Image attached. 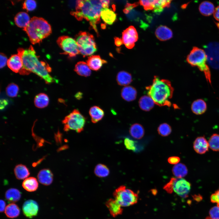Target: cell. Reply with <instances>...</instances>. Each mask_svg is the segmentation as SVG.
<instances>
[{"label": "cell", "instance_id": "6da1fadb", "mask_svg": "<svg viewBox=\"0 0 219 219\" xmlns=\"http://www.w3.org/2000/svg\"><path fill=\"white\" fill-rule=\"evenodd\" d=\"M18 54L21 57L23 67L19 73L21 75H28L34 73L44 80L46 84L55 82L56 79L49 74L51 68L49 64L39 59V56L32 45L26 49L22 48L17 49Z\"/></svg>", "mask_w": 219, "mask_h": 219}, {"label": "cell", "instance_id": "7a4b0ae2", "mask_svg": "<svg viewBox=\"0 0 219 219\" xmlns=\"http://www.w3.org/2000/svg\"><path fill=\"white\" fill-rule=\"evenodd\" d=\"M109 0H78L76 1L75 11L71 14L78 20L85 19L89 21L91 26L98 34L96 24L100 21L102 10L108 8Z\"/></svg>", "mask_w": 219, "mask_h": 219}, {"label": "cell", "instance_id": "3957f363", "mask_svg": "<svg viewBox=\"0 0 219 219\" xmlns=\"http://www.w3.org/2000/svg\"><path fill=\"white\" fill-rule=\"evenodd\" d=\"M148 96L155 103L160 106L171 105L170 99L172 98L174 89L168 80L155 76L151 85L147 87Z\"/></svg>", "mask_w": 219, "mask_h": 219}, {"label": "cell", "instance_id": "277c9868", "mask_svg": "<svg viewBox=\"0 0 219 219\" xmlns=\"http://www.w3.org/2000/svg\"><path fill=\"white\" fill-rule=\"evenodd\" d=\"M23 29L33 44L40 43L52 33L51 26L47 21L42 18L36 16L32 18L28 25Z\"/></svg>", "mask_w": 219, "mask_h": 219}, {"label": "cell", "instance_id": "5b68a950", "mask_svg": "<svg viewBox=\"0 0 219 219\" xmlns=\"http://www.w3.org/2000/svg\"><path fill=\"white\" fill-rule=\"evenodd\" d=\"M186 61L191 66L197 67L203 72L207 81L211 84L210 72L206 63L207 57L204 50L196 47H193L187 56Z\"/></svg>", "mask_w": 219, "mask_h": 219}, {"label": "cell", "instance_id": "8992f818", "mask_svg": "<svg viewBox=\"0 0 219 219\" xmlns=\"http://www.w3.org/2000/svg\"><path fill=\"white\" fill-rule=\"evenodd\" d=\"M75 40L79 53L83 57L90 56L97 50L93 36L86 32H80L76 36Z\"/></svg>", "mask_w": 219, "mask_h": 219}, {"label": "cell", "instance_id": "52a82bcc", "mask_svg": "<svg viewBox=\"0 0 219 219\" xmlns=\"http://www.w3.org/2000/svg\"><path fill=\"white\" fill-rule=\"evenodd\" d=\"M85 122V116L77 109L73 110L62 121L65 131L72 130L78 133H80L83 130Z\"/></svg>", "mask_w": 219, "mask_h": 219}, {"label": "cell", "instance_id": "ba28073f", "mask_svg": "<svg viewBox=\"0 0 219 219\" xmlns=\"http://www.w3.org/2000/svg\"><path fill=\"white\" fill-rule=\"evenodd\" d=\"M114 199L122 207H128L136 203L138 199V194L123 185L117 188L113 193Z\"/></svg>", "mask_w": 219, "mask_h": 219}, {"label": "cell", "instance_id": "9c48e42d", "mask_svg": "<svg viewBox=\"0 0 219 219\" xmlns=\"http://www.w3.org/2000/svg\"><path fill=\"white\" fill-rule=\"evenodd\" d=\"M59 46L63 50V54L70 57H75L79 53L75 40L66 36L59 37L57 40Z\"/></svg>", "mask_w": 219, "mask_h": 219}, {"label": "cell", "instance_id": "30bf717a", "mask_svg": "<svg viewBox=\"0 0 219 219\" xmlns=\"http://www.w3.org/2000/svg\"><path fill=\"white\" fill-rule=\"evenodd\" d=\"M207 61L212 68L219 69V42H213L204 47Z\"/></svg>", "mask_w": 219, "mask_h": 219}, {"label": "cell", "instance_id": "8fae6325", "mask_svg": "<svg viewBox=\"0 0 219 219\" xmlns=\"http://www.w3.org/2000/svg\"><path fill=\"white\" fill-rule=\"evenodd\" d=\"M191 189L190 183L182 178L173 177L172 190L181 197H187Z\"/></svg>", "mask_w": 219, "mask_h": 219}, {"label": "cell", "instance_id": "7c38bea8", "mask_svg": "<svg viewBox=\"0 0 219 219\" xmlns=\"http://www.w3.org/2000/svg\"><path fill=\"white\" fill-rule=\"evenodd\" d=\"M122 33L123 43L127 48H133L138 39V33L136 29L133 26H130L124 30Z\"/></svg>", "mask_w": 219, "mask_h": 219}, {"label": "cell", "instance_id": "4fadbf2b", "mask_svg": "<svg viewBox=\"0 0 219 219\" xmlns=\"http://www.w3.org/2000/svg\"><path fill=\"white\" fill-rule=\"evenodd\" d=\"M22 210L24 214L26 217L32 218L37 215L39 210V206L35 201L29 200L23 204Z\"/></svg>", "mask_w": 219, "mask_h": 219}, {"label": "cell", "instance_id": "5bb4252c", "mask_svg": "<svg viewBox=\"0 0 219 219\" xmlns=\"http://www.w3.org/2000/svg\"><path fill=\"white\" fill-rule=\"evenodd\" d=\"M7 65L12 71L19 73L23 67L22 59L18 54H13L8 59Z\"/></svg>", "mask_w": 219, "mask_h": 219}, {"label": "cell", "instance_id": "9a60e30c", "mask_svg": "<svg viewBox=\"0 0 219 219\" xmlns=\"http://www.w3.org/2000/svg\"><path fill=\"white\" fill-rule=\"evenodd\" d=\"M37 178L40 183L44 185L48 186L53 182V175L50 170L44 169L39 172L37 174Z\"/></svg>", "mask_w": 219, "mask_h": 219}, {"label": "cell", "instance_id": "2e32d148", "mask_svg": "<svg viewBox=\"0 0 219 219\" xmlns=\"http://www.w3.org/2000/svg\"><path fill=\"white\" fill-rule=\"evenodd\" d=\"M87 63L91 69L97 71L99 70L103 64L107 61L102 59L99 55H92L89 57L86 61Z\"/></svg>", "mask_w": 219, "mask_h": 219}, {"label": "cell", "instance_id": "e0dca14e", "mask_svg": "<svg viewBox=\"0 0 219 219\" xmlns=\"http://www.w3.org/2000/svg\"><path fill=\"white\" fill-rule=\"evenodd\" d=\"M106 205L111 215L115 217L121 214L123 212L122 207L114 199H110L106 202Z\"/></svg>", "mask_w": 219, "mask_h": 219}, {"label": "cell", "instance_id": "ac0fdd59", "mask_svg": "<svg viewBox=\"0 0 219 219\" xmlns=\"http://www.w3.org/2000/svg\"><path fill=\"white\" fill-rule=\"evenodd\" d=\"M209 144L206 139L203 137L197 138L193 143V148L198 153L203 154L207 151L208 149Z\"/></svg>", "mask_w": 219, "mask_h": 219}, {"label": "cell", "instance_id": "d6986e66", "mask_svg": "<svg viewBox=\"0 0 219 219\" xmlns=\"http://www.w3.org/2000/svg\"><path fill=\"white\" fill-rule=\"evenodd\" d=\"M155 34L157 38L161 41H165L171 39L172 36V32L168 27L160 26L156 29Z\"/></svg>", "mask_w": 219, "mask_h": 219}, {"label": "cell", "instance_id": "ffe728a7", "mask_svg": "<svg viewBox=\"0 0 219 219\" xmlns=\"http://www.w3.org/2000/svg\"><path fill=\"white\" fill-rule=\"evenodd\" d=\"M121 95L124 100L130 102L135 99L137 95V92L134 87L127 85L124 86L122 89Z\"/></svg>", "mask_w": 219, "mask_h": 219}, {"label": "cell", "instance_id": "44dd1931", "mask_svg": "<svg viewBox=\"0 0 219 219\" xmlns=\"http://www.w3.org/2000/svg\"><path fill=\"white\" fill-rule=\"evenodd\" d=\"M30 19L28 14L26 12H18L15 16L14 22L18 27L25 28L29 24Z\"/></svg>", "mask_w": 219, "mask_h": 219}, {"label": "cell", "instance_id": "7402d4cb", "mask_svg": "<svg viewBox=\"0 0 219 219\" xmlns=\"http://www.w3.org/2000/svg\"><path fill=\"white\" fill-rule=\"evenodd\" d=\"M100 17L106 23L111 25L116 19V15L115 12L108 8L103 9L101 11Z\"/></svg>", "mask_w": 219, "mask_h": 219}, {"label": "cell", "instance_id": "603a6c76", "mask_svg": "<svg viewBox=\"0 0 219 219\" xmlns=\"http://www.w3.org/2000/svg\"><path fill=\"white\" fill-rule=\"evenodd\" d=\"M74 70L78 75L82 76L87 77L91 74V69L84 61L78 62L75 66Z\"/></svg>", "mask_w": 219, "mask_h": 219}, {"label": "cell", "instance_id": "cb8c5ba5", "mask_svg": "<svg viewBox=\"0 0 219 219\" xmlns=\"http://www.w3.org/2000/svg\"><path fill=\"white\" fill-rule=\"evenodd\" d=\"M191 109L193 112L195 114H202L207 110V104L203 99H197L193 102Z\"/></svg>", "mask_w": 219, "mask_h": 219}, {"label": "cell", "instance_id": "d4e9b609", "mask_svg": "<svg viewBox=\"0 0 219 219\" xmlns=\"http://www.w3.org/2000/svg\"><path fill=\"white\" fill-rule=\"evenodd\" d=\"M89 113L91 121L94 123H97L100 120L104 114V111L99 106H96L90 108Z\"/></svg>", "mask_w": 219, "mask_h": 219}, {"label": "cell", "instance_id": "484cf974", "mask_svg": "<svg viewBox=\"0 0 219 219\" xmlns=\"http://www.w3.org/2000/svg\"><path fill=\"white\" fill-rule=\"evenodd\" d=\"M116 80L118 84L124 86L128 85L132 82L131 75L125 71H121L117 74Z\"/></svg>", "mask_w": 219, "mask_h": 219}, {"label": "cell", "instance_id": "4316f807", "mask_svg": "<svg viewBox=\"0 0 219 219\" xmlns=\"http://www.w3.org/2000/svg\"><path fill=\"white\" fill-rule=\"evenodd\" d=\"M215 9L214 4L207 1L202 2L199 7L200 13L205 16H209L214 13Z\"/></svg>", "mask_w": 219, "mask_h": 219}, {"label": "cell", "instance_id": "83f0119b", "mask_svg": "<svg viewBox=\"0 0 219 219\" xmlns=\"http://www.w3.org/2000/svg\"><path fill=\"white\" fill-rule=\"evenodd\" d=\"M22 186L26 191L34 192L36 190L38 187V183L36 179L31 177L25 179L23 182Z\"/></svg>", "mask_w": 219, "mask_h": 219}, {"label": "cell", "instance_id": "f1b7e54d", "mask_svg": "<svg viewBox=\"0 0 219 219\" xmlns=\"http://www.w3.org/2000/svg\"><path fill=\"white\" fill-rule=\"evenodd\" d=\"M155 103L148 96H144L139 99V105L141 109L144 111H148L154 107Z\"/></svg>", "mask_w": 219, "mask_h": 219}, {"label": "cell", "instance_id": "f546056e", "mask_svg": "<svg viewBox=\"0 0 219 219\" xmlns=\"http://www.w3.org/2000/svg\"><path fill=\"white\" fill-rule=\"evenodd\" d=\"M49 101L48 96L44 93H41L35 96L34 99V103L36 107L43 108L48 105Z\"/></svg>", "mask_w": 219, "mask_h": 219}, {"label": "cell", "instance_id": "4dcf8cb0", "mask_svg": "<svg viewBox=\"0 0 219 219\" xmlns=\"http://www.w3.org/2000/svg\"><path fill=\"white\" fill-rule=\"evenodd\" d=\"M16 178L21 180L26 179L30 175V172L26 166L20 164L16 165L14 169Z\"/></svg>", "mask_w": 219, "mask_h": 219}, {"label": "cell", "instance_id": "1f68e13d", "mask_svg": "<svg viewBox=\"0 0 219 219\" xmlns=\"http://www.w3.org/2000/svg\"><path fill=\"white\" fill-rule=\"evenodd\" d=\"M129 132L134 138L140 139L142 138L144 135V130L141 125L138 123H135L130 127Z\"/></svg>", "mask_w": 219, "mask_h": 219}, {"label": "cell", "instance_id": "d6a6232c", "mask_svg": "<svg viewBox=\"0 0 219 219\" xmlns=\"http://www.w3.org/2000/svg\"><path fill=\"white\" fill-rule=\"evenodd\" d=\"M5 213L7 217L14 218L19 216L20 210L17 205L14 203H11L6 206Z\"/></svg>", "mask_w": 219, "mask_h": 219}, {"label": "cell", "instance_id": "836d02e7", "mask_svg": "<svg viewBox=\"0 0 219 219\" xmlns=\"http://www.w3.org/2000/svg\"><path fill=\"white\" fill-rule=\"evenodd\" d=\"M5 196L8 201L14 203L18 201L21 197L20 192L15 188H10L6 191Z\"/></svg>", "mask_w": 219, "mask_h": 219}, {"label": "cell", "instance_id": "e575fe53", "mask_svg": "<svg viewBox=\"0 0 219 219\" xmlns=\"http://www.w3.org/2000/svg\"><path fill=\"white\" fill-rule=\"evenodd\" d=\"M172 172L173 174L176 177L178 178H182L187 174L188 170L185 165L179 163L173 167Z\"/></svg>", "mask_w": 219, "mask_h": 219}, {"label": "cell", "instance_id": "d590c367", "mask_svg": "<svg viewBox=\"0 0 219 219\" xmlns=\"http://www.w3.org/2000/svg\"><path fill=\"white\" fill-rule=\"evenodd\" d=\"M95 175L98 177L102 178L108 176L109 174V169L107 167L103 164H99L95 167L94 170Z\"/></svg>", "mask_w": 219, "mask_h": 219}, {"label": "cell", "instance_id": "8d00e7d4", "mask_svg": "<svg viewBox=\"0 0 219 219\" xmlns=\"http://www.w3.org/2000/svg\"><path fill=\"white\" fill-rule=\"evenodd\" d=\"M171 2L170 0H155L154 11L158 13L161 12L164 8L170 6Z\"/></svg>", "mask_w": 219, "mask_h": 219}, {"label": "cell", "instance_id": "74e56055", "mask_svg": "<svg viewBox=\"0 0 219 219\" xmlns=\"http://www.w3.org/2000/svg\"><path fill=\"white\" fill-rule=\"evenodd\" d=\"M208 143L211 149L215 151H219V134H213L210 138Z\"/></svg>", "mask_w": 219, "mask_h": 219}, {"label": "cell", "instance_id": "f35d334b", "mask_svg": "<svg viewBox=\"0 0 219 219\" xmlns=\"http://www.w3.org/2000/svg\"><path fill=\"white\" fill-rule=\"evenodd\" d=\"M19 91L18 86L14 83H11L8 85L6 89L7 95L12 98L17 96Z\"/></svg>", "mask_w": 219, "mask_h": 219}, {"label": "cell", "instance_id": "ab89813d", "mask_svg": "<svg viewBox=\"0 0 219 219\" xmlns=\"http://www.w3.org/2000/svg\"><path fill=\"white\" fill-rule=\"evenodd\" d=\"M158 134L162 136H167L170 134L172 131L171 127L167 123H164L161 124L158 129Z\"/></svg>", "mask_w": 219, "mask_h": 219}, {"label": "cell", "instance_id": "60d3db41", "mask_svg": "<svg viewBox=\"0 0 219 219\" xmlns=\"http://www.w3.org/2000/svg\"><path fill=\"white\" fill-rule=\"evenodd\" d=\"M36 6V2L33 0L25 1L23 4V8L27 11H32L35 9Z\"/></svg>", "mask_w": 219, "mask_h": 219}, {"label": "cell", "instance_id": "b9f144b4", "mask_svg": "<svg viewBox=\"0 0 219 219\" xmlns=\"http://www.w3.org/2000/svg\"><path fill=\"white\" fill-rule=\"evenodd\" d=\"M140 5H142L146 10H153L155 6V0H141Z\"/></svg>", "mask_w": 219, "mask_h": 219}, {"label": "cell", "instance_id": "7bdbcfd3", "mask_svg": "<svg viewBox=\"0 0 219 219\" xmlns=\"http://www.w3.org/2000/svg\"><path fill=\"white\" fill-rule=\"evenodd\" d=\"M210 217L211 219H219V207L214 206L209 210Z\"/></svg>", "mask_w": 219, "mask_h": 219}, {"label": "cell", "instance_id": "ee69618b", "mask_svg": "<svg viewBox=\"0 0 219 219\" xmlns=\"http://www.w3.org/2000/svg\"><path fill=\"white\" fill-rule=\"evenodd\" d=\"M124 144L126 148L129 150L134 151L136 149L135 143L134 141L126 138L124 140Z\"/></svg>", "mask_w": 219, "mask_h": 219}, {"label": "cell", "instance_id": "f6af8a7d", "mask_svg": "<svg viewBox=\"0 0 219 219\" xmlns=\"http://www.w3.org/2000/svg\"><path fill=\"white\" fill-rule=\"evenodd\" d=\"M210 200L212 203H216L219 207V189L211 194Z\"/></svg>", "mask_w": 219, "mask_h": 219}, {"label": "cell", "instance_id": "bcb514c9", "mask_svg": "<svg viewBox=\"0 0 219 219\" xmlns=\"http://www.w3.org/2000/svg\"><path fill=\"white\" fill-rule=\"evenodd\" d=\"M173 177L171 178L169 181L163 187V189L168 193H172L173 192L172 183Z\"/></svg>", "mask_w": 219, "mask_h": 219}, {"label": "cell", "instance_id": "7dc6e473", "mask_svg": "<svg viewBox=\"0 0 219 219\" xmlns=\"http://www.w3.org/2000/svg\"><path fill=\"white\" fill-rule=\"evenodd\" d=\"M0 68H2L7 64L8 59L6 56L3 53H1L0 55Z\"/></svg>", "mask_w": 219, "mask_h": 219}, {"label": "cell", "instance_id": "c3c4849f", "mask_svg": "<svg viewBox=\"0 0 219 219\" xmlns=\"http://www.w3.org/2000/svg\"><path fill=\"white\" fill-rule=\"evenodd\" d=\"M180 160V158L177 156L171 157L168 159V162L171 164H177L179 162Z\"/></svg>", "mask_w": 219, "mask_h": 219}, {"label": "cell", "instance_id": "681fc988", "mask_svg": "<svg viewBox=\"0 0 219 219\" xmlns=\"http://www.w3.org/2000/svg\"><path fill=\"white\" fill-rule=\"evenodd\" d=\"M213 15L214 19L219 22V5L215 9Z\"/></svg>", "mask_w": 219, "mask_h": 219}, {"label": "cell", "instance_id": "f907efd6", "mask_svg": "<svg viewBox=\"0 0 219 219\" xmlns=\"http://www.w3.org/2000/svg\"><path fill=\"white\" fill-rule=\"evenodd\" d=\"M0 211L1 212H3L5 211L6 206V203L3 200H1L0 201Z\"/></svg>", "mask_w": 219, "mask_h": 219}, {"label": "cell", "instance_id": "816d5d0a", "mask_svg": "<svg viewBox=\"0 0 219 219\" xmlns=\"http://www.w3.org/2000/svg\"><path fill=\"white\" fill-rule=\"evenodd\" d=\"M8 102L7 100L5 99H1L0 101V109H4L8 104Z\"/></svg>", "mask_w": 219, "mask_h": 219}, {"label": "cell", "instance_id": "f5cc1de1", "mask_svg": "<svg viewBox=\"0 0 219 219\" xmlns=\"http://www.w3.org/2000/svg\"><path fill=\"white\" fill-rule=\"evenodd\" d=\"M115 43L117 46H120L123 43L122 40L118 37L115 38Z\"/></svg>", "mask_w": 219, "mask_h": 219}, {"label": "cell", "instance_id": "db71d44e", "mask_svg": "<svg viewBox=\"0 0 219 219\" xmlns=\"http://www.w3.org/2000/svg\"><path fill=\"white\" fill-rule=\"evenodd\" d=\"M205 219H211L210 217H207Z\"/></svg>", "mask_w": 219, "mask_h": 219}]
</instances>
